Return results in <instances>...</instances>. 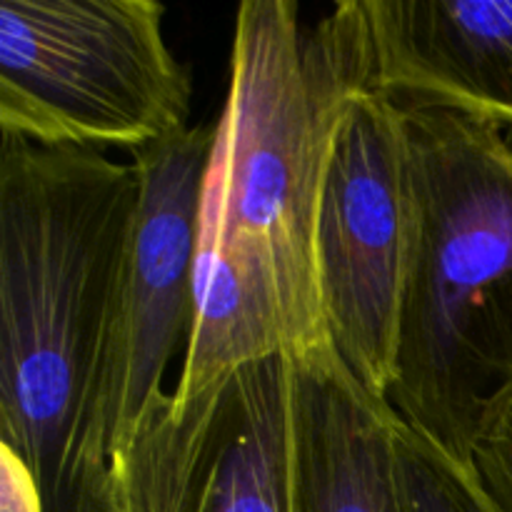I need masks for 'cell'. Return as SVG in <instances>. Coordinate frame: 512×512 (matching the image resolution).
Here are the masks:
<instances>
[{
    "label": "cell",
    "instance_id": "obj_1",
    "mask_svg": "<svg viewBox=\"0 0 512 512\" xmlns=\"http://www.w3.org/2000/svg\"><path fill=\"white\" fill-rule=\"evenodd\" d=\"M363 88L333 5L305 25L295 0H245L200 200L195 328L175 400L273 355L330 343L315 220L340 118Z\"/></svg>",
    "mask_w": 512,
    "mask_h": 512
},
{
    "label": "cell",
    "instance_id": "obj_8",
    "mask_svg": "<svg viewBox=\"0 0 512 512\" xmlns=\"http://www.w3.org/2000/svg\"><path fill=\"white\" fill-rule=\"evenodd\" d=\"M365 90L512 125V0H343Z\"/></svg>",
    "mask_w": 512,
    "mask_h": 512
},
{
    "label": "cell",
    "instance_id": "obj_7",
    "mask_svg": "<svg viewBox=\"0 0 512 512\" xmlns=\"http://www.w3.org/2000/svg\"><path fill=\"white\" fill-rule=\"evenodd\" d=\"M213 140L215 125H193L130 153L138 203L100 400L98 453L105 468L165 393V370L193 335L200 200Z\"/></svg>",
    "mask_w": 512,
    "mask_h": 512
},
{
    "label": "cell",
    "instance_id": "obj_2",
    "mask_svg": "<svg viewBox=\"0 0 512 512\" xmlns=\"http://www.w3.org/2000/svg\"><path fill=\"white\" fill-rule=\"evenodd\" d=\"M135 203L133 163L0 135V445L45 512H105L100 400Z\"/></svg>",
    "mask_w": 512,
    "mask_h": 512
},
{
    "label": "cell",
    "instance_id": "obj_9",
    "mask_svg": "<svg viewBox=\"0 0 512 512\" xmlns=\"http://www.w3.org/2000/svg\"><path fill=\"white\" fill-rule=\"evenodd\" d=\"M293 363V512H405L400 418L330 343Z\"/></svg>",
    "mask_w": 512,
    "mask_h": 512
},
{
    "label": "cell",
    "instance_id": "obj_10",
    "mask_svg": "<svg viewBox=\"0 0 512 512\" xmlns=\"http://www.w3.org/2000/svg\"><path fill=\"white\" fill-rule=\"evenodd\" d=\"M398 465L405 512H495L470 470L405 425L398 435Z\"/></svg>",
    "mask_w": 512,
    "mask_h": 512
},
{
    "label": "cell",
    "instance_id": "obj_12",
    "mask_svg": "<svg viewBox=\"0 0 512 512\" xmlns=\"http://www.w3.org/2000/svg\"><path fill=\"white\" fill-rule=\"evenodd\" d=\"M0 512H45L33 470L5 445H0Z\"/></svg>",
    "mask_w": 512,
    "mask_h": 512
},
{
    "label": "cell",
    "instance_id": "obj_4",
    "mask_svg": "<svg viewBox=\"0 0 512 512\" xmlns=\"http://www.w3.org/2000/svg\"><path fill=\"white\" fill-rule=\"evenodd\" d=\"M163 18L155 0H3L0 135L135 153L188 130Z\"/></svg>",
    "mask_w": 512,
    "mask_h": 512
},
{
    "label": "cell",
    "instance_id": "obj_11",
    "mask_svg": "<svg viewBox=\"0 0 512 512\" xmlns=\"http://www.w3.org/2000/svg\"><path fill=\"white\" fill-rule=\"evenodd\" d=\"M473 478L495 512H512V388L485 418L473 448Z\"/></svg>",
    "mask_w": 512,
    "mask_h": 512
},
{
    "label": "cell",
    "instance_id": "obj_3",
    "mask_svg": "<svg viewBox=\"0 0 512 512\" xmlns=\"http://www.w3.org/2000/svg\"><path fill=\"white\" fill-rule=\"evenodd\" d=\"M415 235L388 403L465 470L512 388V145L453 110L405 108Z\"/></svg>",
    "mask_w": 512,
    "mask_h": 512
},
{
    "label": "cell",
    "instance_id": "obj_5",
    "mask_svg": "<svg viewBox=\"0 0 512 512\" xmlns=\"http://www.w3.org/2000/svg\"><path fill=\"white\" fill-rule=\"evenodd\" d=\"M415 235L405 108L360 88L330 145L315 220L325 330L345 368L388 400Z\"/></svg>",
    "mask_w": 512,
    "mask_h": 512
},
{
    "label": "cell",
    "instance_id": "obj_6",
    "mask_svg": "<svg viewBox=\"0 0 512 512\" xmlns=\"http://www.w3.org/2000/svg\"><path fill=\"white\" fill-rule=\"evenodd\" d=\"M105 512H293V363L163 393L110 458Z\"/></svg>",
    "mask_w": 512,
    "mask_h": 512
}]
</instances>
